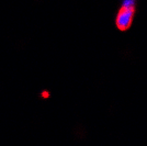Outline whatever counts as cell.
Returning a JSON list of instances; mask_svg holds the SVG:
<instances>
[{"mask_svg": "<svg viewBox=\"0 0 147 146\" xmlns=\"http://www.w3.org/2000/svg\"><path fill=\"white\" fill-rule=\"evenodd\" d=\"M134 11L135 0H124L117 17V26L119 30L126 31L131 26L134 18Z\"/></svg>", "mask_w": 147, "mask_h": 146, "instance_id": "cell-1", "label": "cell"}]
</instances>
